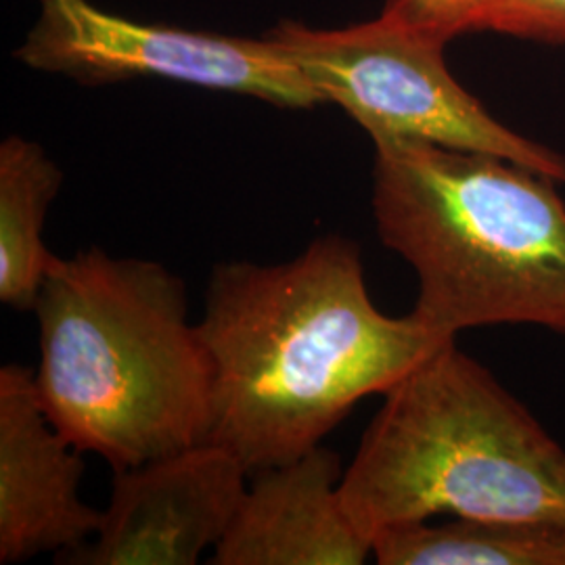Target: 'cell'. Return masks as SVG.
I'll use <instances>...</instances> for the list:
<instances>
[{
  "instance_id": "3957f363",
  "label": "cell",
  "mask_w": 565,
  "mask_h": 565,
  "mask_svg": "<svg viewBox=\"0 0 565 565\" xmlns=\"http://www.w3.org/2000/svg\"><path fill=\"white\" fill-rule=\"evenodd\" d=\"M373 142L375 228L417 273L411 315L440 338L486 324H541L565 335L557 181L478 151Z\"/></svg>"
},
{
  "instance_id": "9c48e42d",
  "label": "cell",
  "mask_w": 565,
  "mask_h": 565,
  "mask_svg": "<svg viewBox=\"0 0 565 565\" xmlns=\"http://www.w3.org/2000/svg\"><path fill=\"white\" fill-rule=\"evenodd\" d=\"M252 478L214 565H361L373 545L343 507L342 459L323 445Z\"/></svg>"
},
{
  "instance_id": "277c9868",
  "label": "cell",
  "mask_w": 565,
  "mask_h": 565,
  "mask_svg": "<svg viewBox=\"0 0 565 565\" xmlns=\"http://www.w3.org/2000/svg\"><path fill=\"white\" fill-rule=\"evenodd\" d=\"M340 492L371 541L450 513L565 522V448L457 338L385 390Z\"/></svg>"
},
{
  "instance_id": "7c38bea8",
  "label": "cell",
  "mask_w": 565,
  "mask_h": 565,
  "mask_svg": "<svg viewBox=\"0 0 565 565\" xmlns=\"http://www.w3.org/2000/svg\"><path fill=\"white\" fill-rule=\"evenodd\" d=\"M565 42V0H490L478 32Z\"/></svg>"
},
{
  "instance_id": "5b68a950",
  "label": "cell",
  "mask_w": 565,
  "mask_h": 565,
  "mask_svg": "<svg viewBox=\"0 0 565 565\" xmlns=\"http://www.w3.org/2000/svg\"><path fill=\"white\" fill-rule=\"evenodd\" d=\"M324 103L373 141H424L497 156L565 182V158L509 130L452 78L446 41L382 13L343 30L281 21L266 34Z\"/></svg>"
},
{
  "instance_id": "30bf717a",
  "label": "cell",
  "mask_w": 565,
  "mask_h": 565,
  "mask_svg": "<svg viewBox=\"0 0 565 565\" xmlns=\"http://www.w3.org/2000/svg\"><path fill=\"white\" fill-rule=\"evenodd\" d=\"M63 172L39 142L7 137L0 145V302L34 310L55 254L44 243Z\"/></svg>"
},
{
  "instance_id": "8992f818",
  "label": "cell",
  "mask_w": 565,
  "mask_h": 565,
  "mask_svg": "<svg viewBox=\"0 0 565 565\" xmlns=\"http://www.w3.org/2000/svg\"><path fill=\"white\" fill-rule=\"evenodd\" d=\"M41 15L15 57L82 84L166 78L256 97L277 107L323 105L294 61L268 41L149 25L88 0H39Z\"/></svg>"
},
{
  "instance_id": "6da1fadb",
  "label": "cell",
  "mask_w": 565,
  "mask_h": 565,
  "mask_svg": "<svg viewBox=\"0 0 565 565\" xmlns=\"http://www.w3.org/2000/svg\"><path fill=\"white\" fill-rule=\"evenodd\" d=\"M203 342L214 364L212 429L249 476L321 446L354 404L384 394L440 338L369 296L359 245L321 235L282 264L210 273Z\"/></svg>"
},
{
  "instance_id": "7a4b0ae2",
  "label": "cell",
  "mask_w": 565,
  "mask_h": 565,
  "mask_svg": "<svg viewBox=\"0 0 565 565\" xmlns=\"http://www.w3.org/2000/svg\"><path fill=\"white\" fill-rule=\"evenodd\" d=\"M34 312L44 411L82 452L124 469L207 443L214 364L177 273L102 247L55 256Z\"/></svg>"
},
{
  "instance_id": "ba28073f",
  "label": "cell",
  "mask_w": 565,
  "mask_h": 565,
  "mask_svg": "<svg viewBox=\"0 0 565 565\" xmlns=\"http://www.w3.org/2000/svg\"><path fill=\"white\" fill-rule=\"evenodd\" d=\"M81 448L49 419L34 373L0 369V564L88 543L103 511L84 503Z\"/></svg>"
},
{
  "instance_id": "4fadbf2b",
  "label": "cell",
  "mask_w": 565,
  "mask_h": 565,
  "mask_svg": "<svg viewBox=\"0 0 565 565\" xmlns=\"http://www.w3.org/2000/svg\"><path fill=\"white\" fill-rule=\"evenodd\" d=\"M490 0H385L384 13L443 41L478 32Z\"/></svg>"
},
{
  "instance_id": "52a82bcc",
  "label": "cell",
  "mask_w": 565,
  "mask_h": 565,
  "mask_svg": "<svg viewBox=\"0 0 565 565\" xmlns=\"http://www.w3.org/2000/svg\"><path fill=\"white\" fill-rule=\"evenodd\" d=\"M247 478L242 461L212 443L114 469L95 541L57 564L195 565L233 524Z\"/></svg>"
},
{
  "instance_id": "8fae6325",
  "label": "cell",
  "mask_w": 565,
  "mask_h": 565,
  "mask_svg": "<svg viewBox=\"0 0 565 565\" xmlns=\"http://www.w3.org/2000/svg\"><path fill=\"white\" fill-rule=\"evenodd\" d=\"M380 565H565V522L455 518L394 525L373 539Z\"/></svg>"
}]
</instances>
